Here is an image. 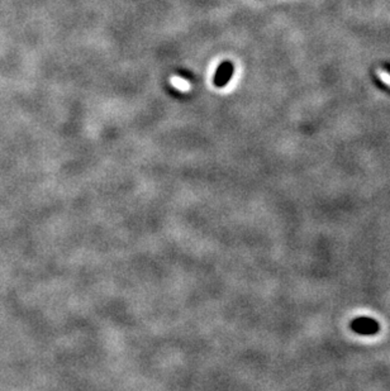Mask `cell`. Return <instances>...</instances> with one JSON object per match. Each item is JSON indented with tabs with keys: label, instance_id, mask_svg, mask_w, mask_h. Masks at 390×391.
<instances>
[{
	"label": "cell",
	"instance_id": "3957f363",
	"mask_svg": "<svg viewBox=\"0 0 390 391\" xmlns=\"http://www.w3.org/2000/svg\"><path fill=\"white\" fill-rule=\"evenodd\" d=\"M377 75H379V79L383 81L384 84H387L390 86V74L384 70H377Z\"/></svg>",
	"mask_w": 390,
	"mask_h": 391
},
{
	"label": "cell",
	"instance_id": "6da1fadb",
	"mask_svg": "<svg viewBox=\"0 0 390 391\" xmlns=\"http://www.w3.org/2000/svg\"><path fill=\"white\" fill-rule=\"evenodd\" d=\"M352 326H354L355 332H358L360 334H374L379 329V326H377V323H375L374 320L365 319V318L355 320Z\"/></svg>",
	"mask_w": 390,
	"mask_h": 391
},
{
	"label": "cell",
	"instance_id": "7a4b0ae2",
	"mask_svg": "<svg viewBox=\"0 0 390 391\" xmlns=\"http://www.w3.org/2000/svg\"><path fill=\"white\" fill-rule=\"evenodd\" d=\"M171 84L174 85V87H176L178 90L180 91H189L190 90V84L189 81L185 80L184 78H180V76H171Z\"/></svg>",
	"mask_w": 390,
	"mask_h": 391
}]
</instances>
